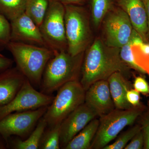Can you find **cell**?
Listing matches in <instances>:
<instances>
[{"label": "cell", "instance_id": "obj_22", "mask_svg": "<svg viewBox=\"0 0 149 149\" xmlns=\"http://www.w3.org/2000/svg\"><path fill=\"white\" fill-rule=\"evenodd\" d=\"M112 2V0H92L91 13L95 27H98L107 13L111 10Z\"/></svg>", "mask_w": 149, "mask_h": 149}, {"label": "cell", "instance_id": "obj_9", "mask_svg": "<svg viewBox=\"0 0 149 149\" xmlns=\"http://www.w3.org/2000/svg\"><path fill=\"white\" fill-rule=\"evenodd\" d=\"M54 96L44 94L36 88L26 78L15 97L8 103L0 106V120L6 116L19 112L48 107Z\"/></svg>", "mask_w": 149, "mask_h": 149}, {"label": "cell", "instance_id": "obj_7", "mask_svg": "<svg viewBox=\"0 0 149 149\" xmlns=\"http://www.w3.org/2000/svg\"><path fill=\"white\" fill-rule=\"evenodd\" d=\"M64 4L51 0L40 29L50 49L54 52L67 51V42L65 24Z\"/></svg>", "mask_w": 149, "mask_h": 149}, {"label": "cell", "instance_id": "obj_21", "mask_svg": "<svg viewBox=\"0 0 149 149\" xmlns=\"http://www.w3.org/2000/svg\"><path fill=\"white\" fill-rule=\"evenodd\" d=\"M61 124H56L49 127L47 130L45 129L41 138L39 149H60Z\"/></svg>", "mask_w": 149, "mask_h": 149}, {"label": "cell", "instance_id": "obj_19", "mask_svg": "<svg viewBox=\"0 0 149 149\" xmlns=\"http://www.w3.org/2000/svg\"><path fill=\"white\" fill-rule=\"evenodd\" d=\"M51 0H27L24 13L40 27Z\"/></svg>", "mask_w": 149, "mask_h": 149}, {"label": "cell", "instance_id": "obj_11", "mask_svg": "<svg viewBox=\"0 0 149 149\" xmlns=\"http://www.w3.org/2000/svg\"><path fill=\"white\" fill-rule=\"evenodd\" d=\"M97 117L95 112L85 103L74 110L61 124L60 148L64 149L91 120Z\"/></svg>", "mask_w": 149, "mask_h": 149}, {"label": "cell", "instance_id": "obj_25", "mask_svg": "<svg viewBox=\"0 0 149 149\" xmlns=\"http://www.w3.org/2000/svg\"><path fill=\"white\" fill-rule=\"evenodd\" d=\"M10 22L0 13V52L6 49L10 42Z\"/></svg>", "mask_w": 149, "mask_h": 149}, {"label": "cell", "instance_id": "obj_20", "mask_svg": "<svg viewBox=\"0 0 149 149\" xmlns=\"http://www.w3.org/2000/svg\"><path fill=\"white\" fill-rule=\"evenodd\" d=\"M27 0H0V13L10 22L25 12Z\"/></svg>", "mask_w": 149, "mask_h": 149}, {"label": "cell", "instance_id": "obj_17", "mask_svg": "<svg viewBox=\"0 0 149 149\" xmlns=\"http://www.w3.org/2000/svg\"><path fill=\"white\" fill-rule=\"evenodd\" d=\"M47 126V123L44 118L38 121L36 127L26 140L19 138L12 139L10 138L7 143L8 148L15 149H39L41 138Z\"/></svg>", "mask_w": 149, "mask_h": 149}, {"label": "cell", "instance_id": "obj_18", "mask_svg": "<svg viewBox=\"0 0 149 149\" xmlns=\"http://www.w3.org/2000/svg\"><path fill=\"white\" fill-rule=\"evenodd\" d=\"M99 125V118L93 119L70 141L64 149H91Z\"/></svg>", "mask_w": 149, "mask_h": 149}, {"label": "cell", "instance_id": "obj_3", "mask_svg": "<svg viewBox=\"0 0 149 149\" xmlns=\"http://www.w3.org/2000/svg\"><path fill=\"white\" fill-rule=\"evenodd\" d=\"M7 49L13 56L16 67L34 88H40L48 62L54 55L50 48L10 42Z\"/></svg>", "mask_w": 149, "mask_h": 149}, {"label": "cell", "instance_id": "obj_30", "mask_svg": "<svg viewBox=\"0 0 149 149\" xmlns=\"http://www.w3.org/2000/svg\"><path fill=\"white\" fill-rule=\"evenodd\" d=\"M13 63L11 59L0 54V72L12 67Z\"/></svg>", "mask_w": 149, "mask_h": 149}, {"label": "cell", "instance_id": "obj_15", "mask_svg": "<svg viewBox=\"0 0 149 149\" xmlns=\"http://www.w3.org/2000/svg\"><path fill=\"white\" fill-rule=\"evenodd\" d=\"M118 5L127 14L133 28L143 41L148 34V19L146 8L142 0H118Z\"/></svg>", "mask_w": 149, "mask_h": 149}, {"label": "cell", "instance_id": "obj_31", "mask_svg": "<svg viewBox=\"0 0 149 149\" xmlns=\"http://www.w3.org/2000/svg\"><path fill=\"white\" fill-rule=\"evenodd\" d=\"M64 5H80V4L83 3L85 0H56Z\"/></svg>", "mask_w": 149, "mask_h": 149}, {"label": "cell", "instance_id": "obj_27", "mask_svg": "<svg viewBox=\"0 0 149 149\" xmlns=\"http://www.w3.org/2000/svg\"><path fill=\"white\" fill-rule=\"evenodd\" d=\"M144 139L142 131H139L126 145L125 149H141L143 148Z\"/></svg>", "mask_w": 149, "mask_h": 149}, {"label": "cell", "instance_id": "obj_1", "mask_svg": "<svg viewBox=\"0 0 149 149\" xmlns=\"http://www.w3.org/2000/svg\"><path fill=\"white\" fill-rule=\"evenodd\" d=\"M120 49L107 46L100 38L95 40L83 58L80 82L85 91L97 81L107 80L115 72L126 77L129 67L120 58Z\"/></svg>", "mask_w": 149, "mask_h": 149}, {"label": "cell", "instance_id": "obj_4", "mask_svg": "<svg viewBox=\"0 0 149 149\" xmlns=\"http://www.w3.org/2000/svg\"><path fill=\"white\" fill-rule=\"evenodd\" d=\"M144 109L143 106L140 104L128 109H115L100 116L98 128L91 149H103L117 137L124 128L134 124Z\"/></svg>", "mask_w": 149, "mask_h": 149}, {"label": "cell", "instance_id": "obj_28", "mask_svg": "<svg viewBox=\"0 0 149 149\" xmlns=\"http://www.w3.org/2000/svg\"><path fill=\"white\" fill-rule=\"evenodd\" d=\"M134 89L140 93L149 94V85L146 80L141 77H136L133 83Z\"/></svg>", "mask_w": 149, "mask_h": 149}, {"label": "cell", "instance_id": "obj_14", "mask_svg": "<svg viewBox=\"0 0 149 149\" xmlns=\"http://www.w3.org/2000/svg\"><path fill=\"white\" fill-rule=\"evenodd\" d=\"M26 78L16 66L0 72V106L8 103L15 97Z\"/></svg>", "mask_w": 149, "mask_h": 149}, {"label": "cell", "instance_id": "obj_26", "mask_svg": "<svg viewBox=\"0 0 149 149\" xmlns=\"http://www.w3.org/2000/svg\"><path fill=\"white\" fill-rule=\"evenodd\" d=\"M141 120L139 125L141 126V131L143 134L144 149H149V108L146 111L140 115Z\"/></svg>", "mask_w": 149, "mask_h": 149}, {"label": "cell", "instance_id": "obj_13", "mask_svg": "<svg viewBox=\"0 0 149 149\" xmlns=\"http://www.w3.org/2000/svg\"><path fill=\"white\" fill-rule=\"evenodd\" d=\"M85 103L98 117L115 109L107 80L97 81L89 87L85 91Z\"/></svg>", "mask_w": 149, "mask_h": 149}, {"label": "cell", "instance_id": "obj_33", "mask_svg": "<svg viewBox=\"0 0 149 149\" xmlns=\"http://www.w3.org/2000/svg\"><path fill=\"white\" fill-rule=\"evenodd\" d=\"M146 12L148 19V34L149 35V0H142Z\"/></svg>", "mask_w": 149, "mask_h": 149}, {"label": "cell", "instance_id": "obj_29", "mask_svg": "<svg viewBox=\"0 0 149 149\" xmlns=\"http://www.w3.org/2000/svg\"><path fill=\"white\" fill-rule=\"evenodd\" d=\"M126 98L129 103L133 106H137L140 104V94L135 89L128 90L126 94Z\"/></svg>", "mask_w": 149, "mask_h": 149}, {"label": "cell", "instance_id": "obj_23", "mask_svg": "<svg viewBox=\"0 0 149 149\" xmlns=\"http://www.w3.org/2000/svg\"><path fill=\"white\" fill-rule=\"evenodd\" d=\"M133 46H135V44L131 35L128 43L120 48V58L123 62L129 67L141 73H147L146 70L139 65L136 61L135 54L133 52Z\"/></svg>", "mask_w": 149, "mask_h": 149}, {"label": "cell", "instance_id": "obj_24", "mask_svg": "<svg viewBox=\"0 0 149 149\" xmlns=\"http://www.w3.org/2000/svg\"><path fill=\"white\" fill-rule=\"evenodd\" d=\"M141 126L136 124L128 130L123 131L118 137L116 141L111 144L106 146L103 149H123L125 148L128 142L131 141L133 137L141 131Z\"/></svg>", "mask_w": 149, "mask_h": 149}, {"label": "cell", "instance_id": "obj_6", "mask_svg": "<svg viewBox=\"0 0 149 149\" xmlns=\"http://www.w3.org/2000/svg\"><path fill=\"white\" fill-rule=\"evenodd\" d=\"M43 117L49 127L61 123L74 110L85 103V90L79 81L65 84L57 91Z\"/></svg>", "mask_w": 149, "mask_h": 149}, {"label": "cell", "instance_id": "obj_2", "mask_svg": "<svg viewBox=\"0 0 149 149\" xmlns=\"http://www.w3.org/2000/svg\"><path fill=\"white\" fill-rule=\"evenodd\" d=\"M84 55V52L75 56L67 51L54 52L43 73L41 92L52 95L68 82L80 81Z\"/></svg>", "mask_w": 149, "mask_h": 149}, {"label": "cell", "instance_id": "obj_34", "mask_svg": "<svg viewBox=\"0 0 149 149\" xmlns=\"http://www.w3.org/2000/svg\"><path fill=\"white\" fill-rule=\"evenodd\" d=\"M7 148L6 142L3 139V137L0 135V149H5Z\"/></svg>", "mask_w": 149, "mask_h": 149}, {"label": "cell", "instance_id": "obj_8", "mask_svg": "<svg viewBox=\"0 0 149 149\" xmlns=\"http://www.w3.org/2000/svg\"><path fill=\"white\" fill-rule=\"evenodd\" d=\"M47 107L13 113L6 116L0 120V135L6 143L12 136L24 139L32 133L45 113Z\"/></svg>", "mask_w": 149, "mask_h": 149}, {"label": "cell", "instance_id": "obj_5", "mask_svg": "<svg viewBox=\"0 0 149 149\" xmlns=\"http://www.w3.org/2000/svg\"><path fill=\"white\" fill-rule=\"evenodd\" d=\"M65 24L67 52L75 56L84 52L91 39L88 13L80 5H64Z\"/></svg>", "mask_w": 149, "mask_h": 149}, {"label": "cell", "instance_id": "obj_16", "mask_svg": "<svg viewBox=\"0 0 149 149\" xmlns=\"http://www.w3.org/2000/svg\"><path fill=\"white\" fill-rule=\"evenodd\" d=\"M107 81L115 109H128L134 107L128 102L126 98L127 92L132 89V85L124 74L120 72H115Z\"/></svg>", "mask_w": 149, "mask_h": 149}, {"label": "cell", "instance_id": "obj_32", "mask_svg": "<svg viewBox=\"0 0 149 149\" xmlns=\"http://www.w3.org/2000/svg\"><path fill=\"white\" fill-rule=\"evenodd\" d=\"M140 50L142 54L146 56H149V44L143 43L141 45L139 46Z\"/></svg>", "mask_w": 149, "mask_h": 149}, {"label": "cell", "instance_id": "obj_12", "mask_svg": "<svg viewBox=\"0 0 149 149\" xmlns=\"http://www.w3.org/2000/svg\"><path fill=\"white\" fill-rule=\"evenodd\" d=\"M10 42L49 48L40 27L25 13L10 21Z\"/></svg>", "mask_w": 149, "mask_h": 149}, {"label": "cell", "instance_id": "obj_10", "mask_svg": "<svg viewBox=\"0 0 149 149\" xmlns=\"http://www.w3.org/2000/svg\"><path fill=\"white\" fill-rule=\"evenodd\" d=\"M104 19V42L107 46L120 48L128 43L133 28L128 15L122 9L110 10Z\"/></svg>", "mask_w": 149, "mask_h": 149}]
</instances>
